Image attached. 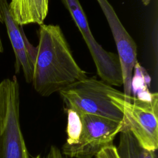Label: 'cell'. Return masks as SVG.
Wrapping results in <instances>:
<instances>
[{
  "label": "cell",
  "mask_w": 158,
  "mask_h": 158,
  "mask_svg": "<svg viewBox=\"0 0 158 158\" xmlns=\"http://www.w3.org/2000/svg\"><path fill=\"white\" fill-rule=\"evenodd\" d=\"M39 41L31 54L35 90L47 97L87 77L75 60L59 25L41 24Z\"/></svg>",
  "instance_id": "cell-1"
},
{
  "label": "cell",
  "mask_w": 158,
  "mask_h": 158,
  "mask_svg": "<svg viewBox=\"0 0 158 158\" xmlns=\"http://www.w3.org/2000/svg\"><path fill=\"white\" fill-rule=\"evenodd\" d=\"M66 110L67 138L60 150L70 158H93L123 129V122Z\"/></svg>",
  "instance_id": "cell-2"
},
{
  "label": "cell",
  "mask_w": 158,
  "mask_h": 158,
  "mask_svg": "<svg viewBox=\"0 0 158 158\" xmlns=\"http://www.w3.org/2000/svg\"><path fill=\"white\" fill-rule=\"evenodd\" d=\"M109 97L123 114L124 127L143 147L156 151L158 148L157 93H148L145 96H127L116 89Z\"/></svg>",
  "instance_id": "cell-3"
},
{
  "label": "cell",
  "mask_w": 158,
  "mask_h": 158,
  "mask_svg": "<svg viewBox=\"0 0 158 158\" xmlns=\"http://www.w3.org/2000/svg\"><path fill=\"white\" fill-rule=\"evenodd\" d=\"M115 89L101 80L87 77L59 93L66 110L123 122L122 113L109 97Z\"/></svg>",
  "instance_id": "cell-4"
},
{
  "label": "cell",
  "mask_w": 158,
  "mask_h": 158,
  "mask_svg": "<svg viewBox=\"0 0 158 158\" xmlns=\"http://www.w3.org/2000/svg\"><path fill=\"white\" fill-rule=\"evenodd\" d=\"M15 76L0 82V158H30L21 130Z\"/></svg>",
  "instance_id": "cell-5"
},
{
  "label": "cell",
  "mask_w": 158,
  "mask_h": 158,
  "mask_svg": "<svg viewBox=\"0 0 158 158\" xmlns=\"http://www.w3.org/2000/svg\"><path fill=\"white\" fill-rule=\"evenodd\" d=\"M80 31L95 64L101 80L112 86L123 85L118 57L106 51L95 40L90 30L86 14L79 0H61Z\"/></svg>",
  "instance_id": "cell-6"
},
{
  "label": "cell",
  "mask_w": 158,
  "mask_h": 158,
  "mask_svg": "<svg viewBox=\"0 0 158 158\" xmlns=\"http://www.w3.org/2000/svg\"><path fill=\"white\" fill-rule=\"evenodd\" d=\"M110 27L118 54L122 70L123 94L130 96L133 73L137 64L136 43L127 32L114 9L107 0H97Z\"/></svg>",
  "instance_id": "cell-7"
},
{
  "label": "cell",
  "mask_w": 158,
  "mask_h": 158,
  "mask_svg": "<svg viewBox=\"0 0 158 158\" xmlns=\"http://www.w3.org/2000/svg\"><path fill=\"white\" fill-rule=\"evenodd\" d=\"M0 13L14 52L15 72L19 73L22 69L26 81L31 83L33 65L30 52L32 47H29L22 29L11 16L7 0H0Z\"/></svg>",
  "instance_id": "cell-8"
},
{
  "label": "cell",
  "mask_w": 158,
  "mask_h": 158,
  "mask_svg": "<svg viewBox=\"0 0 158 158\" xmlns=\"http://www.w3.org/2000/svg\"><path fill=\"white\" fill-rule=\"evenodd\" d=\"M49 0H10L9 10L14 20L22 26L41 25L48 12Z\"/></svg>",
  "instance_id": "cell-9"
},
{
  "label": "cell",
  "mask_w": 158,
  "mask_h": 158,
  "mask_svg": "<svg viewBox=\"0 0 158 158\" xmlns=\"http://www.w3.org/2000/svg\"><path fill=\"white\" fill-rule=\"evenodd\" d=\"M118 146L116 147L119 158H157L156 151L143 147L125 127L119 133Z\"/></svg>",
  "instance_id": "cell-10"
},
{
  "label": "cell",
  "mask_w": 158,
  "mask_h": 158,
  "mask_svg": "<svg viewBox=\"0 0 158 158\" xmlns=\"http://www.w3.org/2000/svg\"><path fill=\"white\" fill-rule=\"evenodd\" d=\"M96 158H119L116 147L112 144L101 149L95 156Z\"/></svg>",
  "instance_id": "cell-11"
},
{
  "label": "cell",
  "mask_w": 158,
  "mask_h": 158,
  "mask_svg": "<svg viewBox=\"0 0 158 158\" xmlns=\"http://www.w3.org/2000/svg\"><path fill=\"white\" fill-rule=\"evenodd\" d=\"M46 158H70L62 154L60 149L54 145H52L48 151Z\"/></svg>",
  "instance_id": "cell-12"
},
{
  "label": "cell",
  "mask_w": 158,
  "mask_h": 158,
  "mask_svg": "<svg viewBox=\"0 0 158 158\" xmlns=\"http://www.w3.org/2000/svg\"><path fill=\"white\" fill-rule=\"evenodd\" d=\"M0 23H3V19H2V15L0 13ZM2 41H1V36H0V48L2 46Z\"/></svg>",
  "instance_id": "cell-13"
},
{
  "label": "cell",
  "mask_w": 158,
  "mask_h": 158,
  "mask_svg": "<svg viewBox=\"0 0 158 158\" xmlns=\"http://www.w3.org/2000/svg\"><path fill=\"white\" fill-rule=\"evenodd\" d=\"M34 158H46V157H42L40 155H38L37 156H36V157H35Z\"/></svg>",
  "instance_id": "cell-14"
},
{
  "label": "cell",
  "mask_w": 158,
  "mask_h": 158,
  "mask_svg": "<svg viewBox=\"0 0 158 158\" xmlns=\"http://www.w3.org/2000/svg\"><path fill=\"white\" fill-rule=\"evenodd\" d=\"M149 1V0H146V2H148Z\"/></svg>",
  "instance_id": "cell-15"
}]
</instances>
